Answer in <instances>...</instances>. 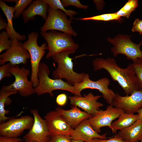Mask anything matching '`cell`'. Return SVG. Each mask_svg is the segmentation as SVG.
Here are the masks:
<instances>
[{
	"instance_id": "cell-19",
	"label": "cell",
	"mask_w": 142,
	"mask_h": 142,
	"mask_svg": "<svg viewBox=\"0 0 142 142\" xmlns=\"http://www.w3.org/2000/svg\"><path fill=\"white\" fill-rule=\"evenodd\" d=\"M48 5L43 0H36L32 2L26 9L22 13V17L25 23L34 20L36 15L41 16L45 20L47 18Z\"/></svg>"
},
{
	"instance_id": "cell-6",
	"label": "cell",
	"mask_w": 142,
	"mask_h": 142,
	"mask_svg": "<svg viewBox=\"0 0 142 142\" xmlns=\"http://www.w3.org/2000/svg\"><path fill=\"white\" fill-rule=\"evenodd\" d=\"M107 40L113 46L110 50L114 57L122 54L133 62L138 58L142 59V51L140 48L142 41L136 44L132 41L129 35L122 34H118L113 38L109 37Z\"/></svg>"
},
{
	"instance_id": "cell-2",
	"label": "cell",
	"mask_w": 142,
	"mask_h": 142,
	"mask_svg": "<svg viewBox=\"0 0 142 142\" xmlns=\"http://www.w3.org/2000/svg\"><path fill=\"white\" fill-rule=\"evenodd\" d=\"M50 74V70L47 64L41 62L38 73V84L34 88L35 93L39 95L48 93L50 96L53 97L54 94L53 91L62 90L78 96L74 86L61 79H52L49 77Z\"/></svg>"
},
{
	"instance_id": "cell-38",
	"label": "cell",
	"mask_w": 142,
	"mask_h": 142,
	"mask_svg": "<svg viewBox=\"0 0 142 142\" xmlns=\"http://www.w3.org/2000/svg\"><path fill=\"white\" fill-rule=\"evenodd\" d=\"M97 8L98 9H101L103 7V2L101 1L94 0Z\"/></svg>"
},
{
	"instance_id": "cell-10",
	"label": "cell",
	"mask_w": 142,
	"mask_h": 142,
	"mask_svg": "<svg viewBox=\"0 0 142 142\" xmlns=\"http://www.w3.org/2000/svg\"><path fill=\"white\" fill-rule=\"evenodd\" d=\"M34 122V118L25 115L19 118H12L0 123V135L7 137L18 138L24 130H29Z\"/></svg>"
},
{
	"instance_id": "cell-32",
	"label": "cell",
	"mask_w": 142,
	"mask_h": 142,
	"mask_svg": "<svg viewBox=\"0 0 142 142\" xmlns=\"http://www.w3.org/2000/svg\"><path fill=\"white\" fill-rule=\"evenodd\" d=\"M10 63H8L2 65L0 67V81L5 77H11L12 74L9 71Z\"/></svg>"
},
{
	"instance_id": "cell-24",
	"label": "cell",
	"mask_w": 142,
	"mask_h": 142,
	"mask_svg": "<svg viewBox=\"0 0 142 142\" xmlns=\"http://www.w3.org/2000/svg\"><path fill=\"white\" fill-rule=\"evenodd\" d=\"M137 0H129L119 11L115 12L119 16L129 18L131 13L138 6Z\"/></svg>"
},
{
	"instance_id": "cell-5",
	"label": "cell",
	"mask_w": 142,
	"mask_h": 142,
	"mask_svg": "<svg viewBox=\"0 0 142 142\" xmlns=\"http://www.w3.org/2000/svg\"><path fill=\"white\" fill-rule=\"evenodd\" d=\"M39 37L38 32H33L28 35L27 40L23 43L24 47L28 52L30 56L31 66V80L34 88L36 87L38 83V73L40 61L48 49L47 44L44 42L39 46L37 43Z\"/></svg>"
},
{
	"instance_id": "cell-13",
	"label": "cell",
	"mask_w": 142,
	"mask_h": 142,
	"mask_svg": "<svg viewBox=\"0 0 142 142\" xmlns=\"http://www.w3.org/2000/svg\"><path fill=\"white\" fill-rule=\"evenodd\" d=\"M111 105L125 113L134 114L142 108V89L135 90L130 95L125 96L116 93Z\"/></svg>"
},
{
	"instance_id": "cell-21",
	"label": "cell",
	"mask_w": 142,
	"mask_h": 142,
	"mask_svg": "<svg viewBox=\"0 0 142 142\" xmlns=\"http://www.w3.org/2000/svg\"><path fill=\"white\" fill-rule=\"evenodd\" d=\"M0 7L6 17L7 26L6 30L11 39H17L19 41L25 40L26 36L19 34L13 27L12 20L13 18L14 17V13L15 12L13 7L8 6L2 0L0 1Z\"/></svg>"
},
{
	"instance_id": "cell-29",
	"label": "cell",
	"mask_w": 142,
	"mask_h": 142,
	"mask_svg": "<svg viewBox=\"0 0 142 142\" xmlns=\"http://www.w3.org/2000/svg\"><path fill=\"white\" fill-rule=\"evenodd\" d=\"M132 64L136 75L142 84V59H138Z\"/></svg>"
},
{
	"instance_id": "cell-22",
	"label": "cell",
	"mask_w": 142,
	"mask_h": 142,
	"mask_svg": "<svg viewBox=\"0 0 142 142\" xmlns=\"http://www.w3.org/2000/svg\"><path fill=\"white\" fill-rule=\"evenodd\" d=\"M111 124L110 129L113 133H116L117 130H120L130 126L138 119L137 114L125 112Z\"/></svg>"
},
{
	"instance_id": "cell-34",
	"label": "cell",
	"mask_w": 142,
	"mask_h": 142,
	"mask_svg": "<svg viewBox=\"0 0 142 142\" xmlns=\"http://www.w3.org/2000/svg\"><path fill=\"white\" fill-rule=\"evenodd\" d=\"M131 31L133 32H138L140 34H142V20L136 18L133 24Z\"/></svg>"
},
{
	"instance_id": "cell-20",
	"label": "cell",
	"mask_w": 142,
	"mask_h": 142,
	"mask_svg": "<svg viewBox=\"0 0 142 142\" xmlns=\"http://www.w3.org/2000/svg\"><path fill=\"white\" fill-rule=\"evenodd\" d=\"M115 135L127 142L140 141L142 138V120L138 119L130 126L120 130Z\"/></svg>"
},
{
	"instance_id": "cell-42",
	"label": "cell",
	"mask_w": 142,
	"mask_h": 142,
	"mask_svg": "<svg viewBox=\"0 0 142 142\" xmlns=\"http://www.w3.org/2000/svg\"><path fill=\"white\" fill-rule=\"evenodd\" d=\"M139 141H136V142H139Z\"/></svg>"
},
{
	"instance_id": "cell-8",
	"label": "cell",
	"mask_w": 142,
	"mask_h": 142,
	"mask_svg": "<svg viewBox=\"0 0 142 142\" xmlns=\"http://www.w3.org/2000/svg\"><path fill=\"white\" fill-rule=\"evenodd\" d=\"M48 16L44 24L40 28L41 32L49 30L61 31L75 37L77 33L73 28L71 24L72 19H68V16L60 10H55L49 7Z\"/></svg>"
},
{
	"instance_id": "cell-3",
	"label": "cell",
	"mask_w": 142,
	"mask_h": 142,
	"mask_svg": "<svg viewBox=\"0 0 142 142\" xmlns=\"http://www.w3.org/2000/svg\"><path fill=\"white\" fill-rule=\"evenodd\" d=\"M74 53L70 51H65L55 54L51 57L57 64V67L53 72L54 79H64L67 82L72 85L82 82L85 73H78L73 70L72 59L69 55Z\"/></svg>"
},
{
	"instance_id": "cell-16",
	"label": "cell",
	"mask_w": 142,
	"mask_h": 142,
	"mask_svg": "<svg viewBox=\"0 0 142 142\" xmlns=\"http://www.w3.org/2000/svg\"><path fill=\"white\" fill-rule=\"evenodd\" d=\"M102 97L100 95H95L92 92L83 96L74 95L69 97L70 104L72 106L80 108L88 114L93 115L103 104L98 101Z\"/></svg>"
},
{
	"instance_id": "cell-17",
	"label": "cell",
	"mask_w": 142,
	"mask_h": 142,
	"mask_svg": "<svg viewBox=\"0 0 142 142\" xmlns=\"http://www.w3.org/2000/svg\"><path fill=\"white\" fill-rule=\"evenodd\" d=\"M70 137L72 139L85 142H91L94 138L107 139L106 133L100 135L98 133L92 126L88 119L84 120L75 128Z\"/></svg>"
},
{
	"instance_id": "cell-39",
	"label": "cell",
	"mask_w": 142,
	"mask_h": 142,
	"mask_svg": "<svg viewBox=\"0 0 142 142\" xmlns=\"http://www.w3.org/2000/svg\"><path fill=\"white\" fill-rule=\"evenodd\" d=\"M138 116V119L142 120V108L139 109L136 112Z\"/></svg>"
},
{
	"instance_id": "cell-41",
	"label": "cell",
	"mask_w": 142,
	"mask_h": 142,
	"mask_svg": "<svg viewBox=\"0 0 142 142\" xmlns=\"http://www.w3.org/2000/svg\"><path fill=\"white\" fill-rule=\"evenodd\" d=\"M140 141V142H142V138Z\"/></svg>"
},
{
	"instance_id": "cell-1",
	"label": "cell",
	"mask_w": 142,
	"mask_h": 142,
	"mask_svg": "<svg viewBox=\"0 0 142 142\" xmlns=\"http://www.w3.org/2000/svg\"><path fill=\"white\" fill-rule=\"evenodd\" d=\"M94 71L105 69L114 81L118 82L126 95L131 94L135 90L142 89V84L135 73L132 64L122 68L113 58H97L92 62Z\"/></svg>"
},
{
	"instance_id": "cell-14",
	"label": "cell",
	"mask_w": 142,
	"mask_h": 142,
	"mask_svg": "<svg viewBox=\"0 0 142 142\" xmlns=\"http://www.w3.org/2000/svg\"><path fill=\"white\" fill-rule=\"evenodd\" d=\"M11 47L0 55V64L3 65L8 62L12 65L20 64H26L30 58V54L21 42L17 39H12Z\"/></svg>"
},
{
	"instance_id": "cell-12",
	"label": "cell",
	"mask_w": 142,
	"mask_h": 142,
	"mask_svg": "<svg viewBox=\"0 0 142 142\" xmlns=\"http://www.w3.org/2000/svg\"><path fill=\"white\" fill-rule=\"evenodd\" d=\"M124 112L123 110L109 105L105 110L100 109L88 120L94 129L99 134L103 127L107 126L110 129L113 121Z\"/></svg>"
},
{
	"instance_id": "cell-31",
	"label": "cell",
	"mask_w": 142,
	"mask_h": 142,
	"mask_svg": "<svg viewBox=\"0 0 142 142\" xmlns=\"http://www.w3.org/2000/svg\"><path fill=\"white\" fill-rule=\"evenodd\" d=\"M48 142H72L70 136L59 135L50 136Z\"/></svg>"
},
{
	"instance_id": "cell-33",
	"label": "cell",
	"mask_w": 142,
	"mask_h": 142,
	"mask_svg": "<svg viewBox=\"0 0 142 142\" xmlns=\"http://www.w3.org/2000/svg\"><path fill=\"white\" fill-rule=\"evenodd\" d=\"M91 142H127L119 137L115 135L114 137L107 139H100L98 138L93 139Z\"/></svg>"
},
{
	"instance_id": "cell-36",
	"label": "cell",
	"mask_w": 142,
	"mask_h": 142,
	"mask_svg": "<svg viewBox=\"0 0 142 142\" xmlns=\"http://www.w3.org/2000/svg\"><path fill=\"white\" fill-rule=\"evenodd\" d=\"M23 139L19 138L7 137L0 136V142H23Z\"/></svg>"
},
{
	"instance_id": "cell-35",
	"label": "cell",
	"mask_w": 142,
	"mask_h": 142,
	"mask_svg": "<svg viewBox=\"0 0 142 142\" xmlns=\"http://www.w3.org/2000/svg\"><path fill=\"white\" fill-rule=\"evenodd\" d=\"M67 101V97L65 93L59 94L57 97L56 102L57 104L60 106H64L66 104Z\"/></svg>"
},
{
	"instance_id": "cell-25",
	"label": "cell",
	"mask_w": 142,
	"mask_h": 142,
	"mask_svg": "<svg viewBox=\"0 0 142 142\" xmlns=\"http://www.w3.org/2000/svg\"><path fill=\"white\" fill-rule=\"evenodd\" d=\"M76 19L84 21L93 20L104 21L116 20L120 22L121 20V17L117 15L116 13L104 14L89 17L77 18Z\"/></svg>"
},
{
	"instance_id": "cell-15",
	"label": "cell",
	"mask_w": 142,
	"mask_h": 142,
	"mask_svg": "<svg viewBox=\"0 0 142 142\" xmlns=\"http://www.w3.org/2000/svg\"><path fill=\"white\" fill-rule=\"evenodd\" d=\"M45 120L50 136L59 135L71 136L74 129L71 127L63 116L56 110L47 113Z\"/></svg>"
},
{
	"instance_id": "cell-30",
	"label": "cell",
	"mask_w": 142,
	"mask_h": 142,
	"mask_svg": "<svg viewBox=\"0 0 142 142\" xmlns=\"http://www.w3.org/2000/svg\"><path fill=\"white\" fill-rule=\"evenodd\" d=\"M61 2L65 8L71 6L78 8L86 9L88 7L87 5L82 4L78 0H62Z\"/></svg>"
},
{
	"instance_id": "cell-27",
	"label": "cell",
	"mask_w": 142,
	"mask_h": 142,
	"mask_svg": "<svg viewBox=\"0 0 142 142\" xmlns=\"http://www.w3.org/2000/svg\"><path fill=\"white\" fill-rule=\"evenodd\" d=\"M4 2H14L16 5L13 7L15 12L14 17L16 18L20 17L21 14L24 10V9L30 4L33 2L32 0H6L3 1Z\"/></svg>"
},
{
	"instance_id": "cell-23",
	"label": "cell",
	"mask_w": 142,
	"mask_h": 142,
	"mask_svg": "<svg viewBox=\"0 0 142 142\" xmlns=\"http://www.w3.org/2000/svg\"><path fill=\"white\" fill-rule=\"evenodd\" d=\"M17 91H7L1 89L0 91V123H2L8 120L12 117L6 116L9 111L5 109V105H9L11 102V100L9 97L16 94Z\"/></svg>"
},
{
	"instance_id": "cell-26",
	"label": "cell",
	"mask_w": 142,
	"mask_h": 142,
	"mask_svg": "<svg viewBox=\"0 0 142 142\" xmlns=\"http://www.w3.org/2000/svg\"><path fill=\"white\" fill-rule=\"evenodd\" d=\"M44 2L48 5L50 7L55 10H60L63 11L69 18L72 19L74 15L77 14L75 11L70 9H67L62 4L60 0H43Z\"/></svg>"
},
{
	"instance_id": "cell-11",
	"label": "cell",
	"mask_w": 142,
	"mask_h": 142,
	"mask_svg": "<svg viewBox=\"0 0 142 142\" xmlns=\"http://www.w3.org/2000/svg\"><path fill=\"white\" fill-rule=\"evenodd\" d=\"M34 119L33 125L23 137L24 142H48L50 138L48 129L44 119L40 116L37 110L30 111Z\"/></svg>"
},
{
	"instance_id": "cell-18",
	"label": "cell",
	"mask_w": 142,
	"mask_h": 142,
	"mask_svg": "<svg viewBox=\"0 0 142 142\" xmlns=\"http://www.w3.org/2000/svg\"><path fill=\"white\" fill-rule=\"evenodd\" d=\"M55 110L60 113L72 128L74 129L84 120L91 117L93 115L81 110L78 107L72 106L70 109L65 110L60 107Z\"/></svg>"
},
{
	"instance_id": "cell-28",
	"label": "cell",
	"mask_w": 142,
	"mask_h": 142,
	"mask_svg": "<svg viewBox=\"0 0 142 142\" xmlns=\"http://www.w3.org/2000/svg\"><path fill=\"white\" fill-rule=\"evenodd\" d=\"M12 40L6 31H3L0 33V53L9 49L11 46Z\"/></svg>"
},
{
	"instance_id": "cell-40",
	"label": "cell",
	"mask_w": 142,
	"mask_h": 142,
	"mask_svg": "<svg viewBox=\"0 0 142 142\" xmlns=\"http://www.w3.org/2000/svg\"><path fill=\"white\" fill-rule=\"evenodd\" d=\"M72 142H84V141L80 140H76L72 139Z\"/></svg>"
},
{
	"instance_id": "cell-4",
	"label": "cell",
	"mask_w": 142,
	"mask_h": 142,
	"mask_svg": "<svg viewBox=\"0 0 142 142\" xmlns=\"http://www.w3.org/2000/svg\"><path fill=\"white\" fill-rule=\"evenodd\" d=\"M40 34L47 43L48 50L46 55L47 59L65 51H70L74 53L79 48V45L74 41L72 36L68 34L55 30L48 32H41Z\"/></svg>"
},
{
	"instance_id": "cell-9",
	"label": "cell",
	"mask_w": 142,
	"mask_h": 142,
	"mask_svg": "<svg viewBox=\"0 0 142 142\" xmlns=\"http://www.w3.org/2000/svg\"><path fill=\"white\" fill-rule=\"evenodd\" d=\"M110 84L109 79L103 77L96 81H93L89 78L88 74L85 73L83 80L81 83H76L73 85L76 89L78 96H82L81 92L87 89L97 90L100 92L104 99L109 105H111L115 93L108 86Z\"/></svg>"
},
{
	"instance_id": "cell-37",
	"label": "cell",
	"mask_w": 142,
	"mask_h": 142,
	"mask_svg": "<svg viewBox=\"0 0 142 142\" xmlns=\"http://www.w3.org/2000/svg\"><path fill=\"white\" fill-rule=\"evenodd\" d=\"M7 24L5 22L4 20L0 16V30L1 31L3 29L6 30L7 27Z\"/></svg>"
},
{
	"instance_id": "cell-7",
	"label": "cell",
	"mask_w": 142,
	"mask_h": 142,
	"mask_svg": "<svg viewBox=\"0 0 142 142\" xmlns=\"http://www.w3.org/2000/svg\"><path fill=\"white\" fill-rule=\"evenodd\" d=\"M9 71L14 76L15 81L9 85L3 86L1 90L7 91H17L23 97L30 96L35 93L32 83L28 79L30 74L29 70L10 64Z\"/></svg>"
}]
</instances>
